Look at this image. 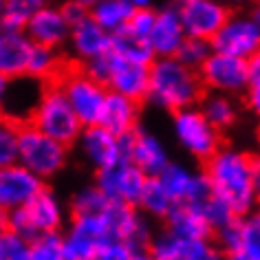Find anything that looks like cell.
Returning a JSON list of instances; mask_svg holds the SVG:
<instances>
[{"label":"cell","instance_id":"2","mask_svg":"<svg viewBox=\"0 0 260 260\" xmlns=\"http://www.w3.org/2000/svg\"><path fill=\"white\" fill-rule=\"evenodd\" d=\"M203 80L199 71L183 64L177 55L157 57L150 64V88L148 100L161 110H177L190 108L203 100Z\"/></svg>","mask_w":260,"mask_h":260},{"label":"cell","instance_id":"3","mask_svg":"<svg viewBox=\"0 0 260 260\" xmlns=\"http://www.w3.org/2000/svg\"><path fill=\"white\" fill-rule=\"evenodd\" d=\"M29 123H34L38 130H42L44 135L53 137L62 144H77L80 139L84 123L77 117L75 108L71 106L69 97L64 95V90L57 86H47L42 90L40 100H38L34 113L29 117Z\"/></svg>","mask_w":260,"mask_h":260},{"label":"cell","instance_id":"4","mask_svg":"<svg viewBox=\"0 0 260 260\" xmlns=\"http://www.w3.org/2000/svg\"><path fill=\"white\" fill-rule=\"evenodd\" d=\"M67 144L49 137L42 130H38L34 123H29V126L20 128V157H18V164L29 168L31 172H36L42 179H53L67 166Z\"/></svg>","mask_w":260,"mask_h":260},{"label":"cell","instance_id":"28","mask_svg":"<svg viewBox=\"0 0 260 260\" xmlns=\"http://www.w3.org/2000/svg\"><path fill=\"white\" fill-rule=\"evenodd\" d=\"M110 49L119 57H126V60H133V62L152 64L157 60V55H154V51L150 47V40L133 34L130 29H121L113 34V47Z\"/></svg>","mask_w":260,"mask_h":260},{"label":"cell","instance_id":"29","mask_svg":"<svg viewBox=\"0 0 260 260\" xmlns=\"http://www.w3.org/2000/svg\"><path fill=\"white\" fill-rule=\"evenodd\" d=\"M139 207L144 210L146 216L166 220L168 216H170V212L177 207V203H174V199L170 197V192L166 190V185L161 183V179L150 177L148 183H146L144 194H141Z\"/></svg>","mask_w":260,"mask_h":260},{"label":"cell","instance_id":"39","mask_svg":"<svg viewBox=\"0 0 260 260\" xmlns=\"http://www.w3.org/2000/svg\"><path fill=\"white\" fill-rule=\"evenodd\" d=\"M5 230L18 234V236L27 238V240H36L40 234L36 232L34 223H31L29 214L24 207H18V210H7L5 212Z\"/></svg>","mask_w":260,"mask_h":260},{"label":"cell","instance_id":"6","mask_svg":"<svg viewBox=\"0 0 260 260\" xmlns=\"http://www.w3.org/2000/svg\"><path fill=\"white\" fill-rule=\"evenodd\" d=\"M60 88L69 97L71 106L75 108V113L84 126L100 123L104 104H106V97L110 93L106 84L95 80L93 75L82 69V71H71V73L64 75L60 80Z\"/></svg>","mask_w":260,"mask_h":260},{"label":"cell","instance_id":"16","mask_svg":"<svg viewBox=\"0 0 260 260\" xmlns=\"http://www.w3.org/2000/svg\"><path fill=\"white\" fill-rule=\"evenodd\" d=\"M44 190V179L31 172L22 164H11L0 168V207L18 210L34 201Z\"/></svg>","mask_w":260,"mask_h":260},{"label":"cell","instance_id":"34","mask_svg":"<svg viewBox=\"0 0 260 260\" xmlns=\"http://www.w3.org/2000/svg\"><path fill=\"white\" fill-rule=\"evenodd\" d=\"M57 69H60L57 51L51 49V47H44V44H36L34 53H31V60H29L27 75L42 82V80H49L51 75H55Z\"/></svg>","mask_w":260,"mask_h":260},{"label":"cell","instance_id":"9","mask_svg":"<svg viewBox=\"0 0 260 260\" xmlns=\"http://www.w3.org/2000/svg\"><path fill=\"white\" fill-rule=\"evenodd\" d=\"M77 148H80L84 161L97 172L121 159H128L130 135L117 137L102 123H93V126H84L80 139H77Z\"/></svg>","mask_w":260,"mask_h":260},{"label":"cell","instance_id":"48","mask_svg":"<svg viewBox=\"0 0 260 260\" xmlns=\"http://www.w3.org/2000/svg\"><path fill=\"white\" fill-rule=\"evenodd\" d=\"M133 260H157V258H154L148 249H144V251H137V253H135V258H133Z\"/></svg>","mask_w":260,"mask_h":260},{"label":"cell","instance_id":"44","mask_svg":"<svg viewBox=\"0 0 260 260\" xmlns=\"http://www.w3.org/2000/svg\"><path fill=\"white\" fill-rule=\"evenodd\" d=\"M247 71H249V88L260 86V51H256V53L247 60Z\"/></svg>","mask_w":260,"mask_h":260},{"label":"cell","instance_id":"27","mask_svg":"<svg viewBox=\"0 0 260 260\" xmlns=\"http://www.w3.org/2000/svg\"><path fill=\"white\" fill-rule=\"evenodd\" d=\"M135 5L130 0H100L95 7H90V16L95 22H100L108 34H117V31L126 29L128 22L135 16Z\"/></svg>","mask_w":260,"mask_h":260},{"label":"cell","instance_id":"52","mask_svg":"<svg viewBox=\"0 0 260 260\" xmlns=\"http://www.w3.org/2000/svg\"><path fill=\"white\" fill-rule=\"evenodd\" d=\"M232 3H245V0H232Z\"/></svg>","mask_w":260,"mask_h":260},{"label":"cell","instance_id":"20","mask_svg":"<svg viewBox=\"0 0 260 260\" xmlns=\"http://www.w3.org/2000/svg\"><path fill=\"white\" fill-rule=\"evenodd\" d=\"M36 42L22 29H3L0 36V73L7 80L24 77Z\"/></svg>","mask_w":260,"mask_h":260},{"label":"cell","instance_id":"43","mask_svg":"<svg viewBox=\"0 0 260 260\" xmlns=\"http://www.w3.org/2000/svg\"><path fill=\"white\" fill-rule=\"evenodd\" d=\"M62 9H64V14H67V18H69V22H71V24L80 22L82 18H86V16L90 14V9L82 7V5L73 3V0H67V3L62 5Z\"/></svg>","mask_w":260,"mask_h":260},{"label":"cell","instance_id":"10","mask_svg":"<svg viewBox=\"0 0 260 260\" xmlns=\"http://www.w3.org/2000/svg\"><path fill=\"white\" fill-rule=\"evenodd\" d=\"M201 80L207 88L225 95H236L249 88V71H247V60L230 53H214L207 57V62L201 67Z\"/></svg>","mask_w":260,"mask_h":260},{"label":"cell","instance_id":"5","mask_svg":"<svg viewBox=\"0 0 260 260\" xmlns=\"http://www.w3.org/2000/svg\"><path fill=\"white\" fill-rule=\"evenodd\" d=\"M172 133L177 144L197 161H207L220 148V130L201 108H183L172 115Z\"/></svg>","mask_w":260,"mask_h":260},{"label":"cell","instance_id":"25","mask_svg":"<svg viewBox=\"0 0 260 260\" xmlns=\"http://www.w3.org/2000/svg\"><path fill=\"white\" fill-rule=\"evenodd\" d=\"M166 227L174 232L181 238H210L214 234V227L210 220L205 218V214L194 205H177L170 212V216L166 218Z\"/></svg>","mask_w":260,"mask_h":260},{"label":"cell","instance_id":"23","mask_svg":"<svg viewBox=\"0 0 260 260\" xmlns=\"http://www.w3.org/2000/svg\"><path fill=\"white\" fill-rule=\"evenodd\" d=\"M137 121H139L137 100H130L126 95L110 90L100 119L102 126L108 128L110 133H115L117 137H126V135H133L137 130Z\"/></svg>","mask_w":260,"mask_h":260},{"label":"cell","instance_id":"37","mask_svg":"<svg viewBox=\"0 0 260 260\" xmlns=\"http://www.w3.org/2000/svg\"><path fill=\"white\" fill-rule=\"evenodd\" d=\"M18 157H20V128L7 119L0 128V164H18Z\"/></svg>","mask_w":260,"mask_h":260},{"label":"cell","instance_id":"17","mask_svg":"<svg viewBox=\"0 0 260 260\" xmlns=\"http://www.w3.org/2000/svg\"><path fill=\"white\" fill-rule=\"evenodd\" d=\"M106 86L113 93H121L130 100H144L148 97V88H150V64L133 62L115 53Z\"/></svg>","mask_w":260,"mask_h":260},{"label":"cell","instance_id":"49","mask_svg":"<svg viewBox=\"0 0 260 260\" xmlns=\"http://www.w3.org/2000/svg\"><path fill=\"white\" fill-rule=\"evenodd\" d=\"M225 260H251V258L245 256V253H240V251H232V253H227Z\"/></svg>","mask_w":260,"mask_h":260},{"label":"cell","instance_id":"38","mask_svg":"<svg viewBox=\"0 0 260 260\" xmlns=\"http://www.w3.org/2000/svg\"><path fill=\"white\" fill-rule=\"evenodd\" d=\"M0 260H31V240L3 230L0 234Z\"/></svg>","mask_w":260,"mask_h":260},{"label":"cell","instance_id":"33","mask_svg":"<svg viewBox=\"0 0 260 260\" xmlns=\"http://www.w3.org/2000/svg\"><path fill=\"white\" fill-rule=\"evenodd\" d=\"M236 251L249 256L251 260H260V216L247 214L238 218V247Z\"/></svg>","mask_w":260,"mask_h":260},{"label":"cell","instance_id":"12","mask_svg":"<svg viewBox=\"0 0 260 260\" xmlns=\"http://www.w3.org/2000/svg\"><path fill=\"white\" fill-rule=\"evenodd\" d=\"M214 51L230 53L243 60L260 51V27L251 18V14H232L220 31L212 38Z\"/></svg>","mask_w":260,"mask_h":260},{"label":"cell","instance_id":"19","mask_svg":"<svg viewBox=\"0 0 260 260\" xmlns=\"http://www.w3.org/2000/svg\"><path fill=\"white\" fill-rule=\"evenodd\" d=\"M128 159L137 168H141L148 177H159L170 166V154H168L166 144L159 139V135L139 128L130 135Z\"/></svg>","mask_w":260,"mask_h":260},{"label":"cell","instance_id":"41","mask_svg":"<svg viewBox=\"0 0 260 260\" xmlns=\"http://www.w3.org/2000/svg\"><path fill=\"white\" fill-rule=\"evenodd\" d=\"M113 60H115V51L110 49V51H106V53H102L100 57H95V60L86 62L84 71L93 75L95 80H100V82L106 84L108 75H110V69H113Z\"/></svg>","mask_w":260,"mask_h":260},{"label":"cell","instance_id":"24","mask_svg":"<svg viewBox=\"0 0 260 260\" xmlns=\"http://www.w3.org/2000/svg\"><path fill=\"white\" fill-rule=\"evenodd\" d=\"M24 210H27L31 223H34L36 232L40 234H53L62 227L64 223V205L62 201L57 199L55 192L51 190H44L38 194V197L31 201L29 205H24Z\"/></svg>","mask_w":260,"mask_h":260},{"label":"cell","instance_id":"47","mask_svg":"<svg viewBox=\"0 0 260 260\" xmlns=\"http://www.w3.org/2000/svg\"><path fill=\"white\" fill-rule=\"evenodd\" d=\"M135 5V9H152V3L154 0H130Z\"/></svg>","mask_w":260,"mask_h":260},{"label":"cell","instance_id":"15","mask_svg":"<svg viewBox=\"0 0 260 260\" xmlns=\"http://www.w3.org/2000/svg\"><path fill=\"white\" fill-rule=\"evenodd\" d=\"M148 251L157 260H220V251L210 238H181L166 227L154 234Z\"/></svg>","mask_w":260,"mask_h":260},{"label":"cell","instance_id":"1","mask_svg":"<svg viewBox=\"0 0 260 260\" xmlns=\"http://www.w3.org/2000/svg\"><path fill=\"white\" fill-rule=\"evenodd\" d=\"M205 177L214 194H218L238 216H247L258 203L253 187V157L238 148H218L205 161Z\"/></svg>","mask_w":260,"mask_h":260},{"label":"cell","instance_id":"40","mask_svg":"<svg viewBox=\"0 0 260 260\" xmlns=\"http://www.w3.org/2000/svg\"><path fill=\"white\" fill-rule=\"evenodd\" d=\"M154 20H157V11H154V9H137L126 29H130L133 34H137V36L148 38V40H150Z\"/></svg>","mask_w":260,"mask_h":260},{"label":"cell","instance_id":"42","mask_svg":"<svg viewBox=\"0 0 260 260\" xmlns=\"http://www.w3.org/2000/svg\"><path fill=\"white\" fill-rule=\"evenodd\" d=\"M135 249H130L128 245H123V243H110V245H106L104 249L97 253L95 256V260H133L135 258Z\"/></svg>","mask_w":260,"mask_h":260},{"label":"cell","instance_id":"26","mask_svg":"<svg viewBox=\"0 0 260 260\" xmlns=\"http://www.w3.org/2000/svg\"><path fill=\"white\" fill-rule=\"evenodd\" d=\"M36 82L40 80H34L29 75L16 77V80L3 77V104L11 117H31L38 100H27V97L29 88L36 86Z\"/></svg>","mask_w":260,"mask_h":260},{"label":"cell","instance_id":"35","mask_svg":"<svg viewBox=\"0 0 260 260\" xmlns=\"http://www.w3.org/2000/svg\"><path fill=\"white\" fill-rule=\"evenodd\" d=\"M214 53V47H212V40H205V38H194V36H187L185 42L181 44L177 57L183 64H187L190 69L194 71H201V67L207 62V57Z\"/></svg>","mask_w":260,"mask_h":260},{"label":"cell","instance_id":"31","mask_svg":"<svg viewBox=\"0 0 260 260\" xmlns=\"http://www.w3.org/2000/svg\"><path fill=\"white\" fill-rule=\"evenodd\" d=\"M113 203L106 194H104L95 183L80 187L73 197H71V214L73 216H100L108 210Z\"/></svg>","mask_w":260,"mask_h":260},{"label":"cell","instance_id":"53","mask_svg":"<svg viewBox=\"0 0 260 260\" xmlns=\"http://www.w3.org/2000/svg\"><path fill=\"white\" fill-rule=\"evenodd\" d=\"M258 216H260V210H258Z\"/></svg>","mask_w":260,"mask_h":260},{"label":"cell","instance_id":"45","mask_svg":"<svg viewBox=\"0 0 260 260\" xmlns=\"http://www.w3.org/2000/svg\"><path fill=\"white\" fill-rule=\"evenodd\" d=\"M247 106H249L251 113L260 119V86L247 88Z\"/></svg>","mask_w":260,"mask_h":260},{"label":"cell","instance_id":"51","mask_svg":"<svg viewBox=\"0 0 260 260\" xmlns=\"http://www.w3.org/2000/svg\"><path fill=\"white\" fill-rule=\"evenodd\" d=\"M73 3H77V5H82V7H86V9H90V7H95L100 0H73Z\"/></svg>","mask_w":260,"mask_h":260},{"label":"cell","instance_id":"32","mask_svg":"<svg viewBox=\"0 0 260 260\" xmlns=\"http://www.w3.org/2000/svg\"><path fill=\"white\" fill-rule=\"evenodd\" d=\"M201 110L205 113V117L210 119L218 130L230 128L236 121V106H234L232 97L225 93H216L212 90L210 95H205L201 100Z\"/></svg>","mask_w":260,"mask_h":260},{"label":"cell","instance_id":"8","mask_svg":"<svg viewBox=\"0 0 260 260\" xmlns=\"http://www.w3.org/2000/svg\"><path fill=\"white\" fill-rule=\"evenodd\" d=\"M148 174L137 168L130 159H121L117 164L97 170L95 185L113 201V203H126V205H139L141 194L146 190Z\"/></svg>","mask_w":260,"mask_h":260},{"label":"cell","instance_id":"21","mask_svg":"<svg viewBox=\"0 0 260 260\" xmlns=\"http://www.w3.org/2000/svg\"><path fill=\"white\" fill-rule=\"evenodd\" d=\"M71 27H73V24L69 22V18L64 14L62 7L47 5V7L40 9L34 18H31L24 31H27L29 38L36 44H44V47L57 49V47H62L64 42H69Z\"/></svg>","mask_w":260,"mask_h":260},{"label":"cell","instance_id":"11","mask_svg":"<svg viewBox=\"0 0 260 260\" xmlns=\"http://www.w3.org/2000/svg\"><path fill=\"white\" fill-rule=\"evenodd\" d=\"M187 36L212 40L230 18V7L225 0H174Z\"/></svg>","mask_w":260,"mask_h":260},{"label":"cell","instance_id":"13","mask_svg":"<svg viewBox=\"0 0 260 260\" xmlns=\"http://www.w3.org/2000/svg\"><path fill=\"white\" fill-rule=\"evenodd\" d=\"M137 205H126V203H110L108 210L104 212V218L110 227L113 240L128 245L135 251L148 249L152 240V232L148 220L139 210H135Z\"/></svg>","mask_w":260,"mask_h":260},{"label":"cell","instance_id":"36","mask_svg":"<svg viewBox=\"0 0 260 260\" xmlns=\"http://www.w3.org/2000/svg\"><path fill=\"white\" fill-rule=\"evenodd\" d=\"M31 260H67L64 238L57 232L42 234L31 240Z\"/></svg>","mask_w":260,"mask_h":260},{"label":"cell","instance_id":"30","mask_svg":"<svg viewBox=\"0 0 260 260\" xmlns=\"http://www.w3.org/2000/svg\"><path fill=\"white\" fill-rule=\"evenodd\" d=\"M49 0H3V9H0V20L3 29H27L29 20L38 11L44 9Z\"/></svg>","mask_w":260,"mask_h":260},{"label":"cell","instance_id":"50","mask_svg":"<svg viewBox=\"0 0 260 260\" xmlns=\"http://www.w3.org/2000/svg\"><path fill=\"white\" fill-rule=\"evenodd\" d=\"M251 18L258 22V27H260V0H258L256 5H253V9H251Z\"/></svg>","mask_w":260,"mask_h":260},{"label":"cell","instance_id":"7","mask_svg":"<svg viewBox=\"0 0 260 260\" xmlns=\"http://www.w3.org/2000/svg\"><path fill=\"white\" fill-rule=\"evenodd\" d=\"M62 238L67 260H95V256L104 247L115 243L104 214L100 216H73Z\"/></svg>","mask_w":260,"mask_h":260},{"label":"cell","instance_id":"46","mask_svg":"<svg viewBox=\"0 0 260 260\" xmlns=\"http://www.w3.org/2000/svg\"><path fill=\"white\" fill-rule=\"evenodd\" d=\"M253 187H256V194L260 201V157H253Z\"/></svg>","mask_w":260,"mask_h":260},{"label":"cell","instance_id":"18","mask_svg":"<svg viewBox=\"0 0 260 260\" xmlns=\"http://www.w3.org/2000/svg\"><path fill=\"white\" fill-rule=\"evenodd\" d=\"M69 47L77 60H82L84 64L100 57L102 53H106L113 47V34H108L100 22H95L93 16L82 18L80 22H75L71 27V36H69Z\"/></svg>","mask_w":260,"mask_h":260},{"label":"cell","instance_id":"14","mask_svg":"<svg viewBox=\"0 0 260 260\" xmlns=\"http://www.w3.org/2000/svg\"><path fill=\"white\" fill-rule=\"evenodd\" d=\"M159 179L177 205L199 207L212 194V185L205 172H199L185 164H177V161H170V166L159 174Z\"/></svg>","mask_w":260,"mask_h":260},{"label":"cell","instance_id":"22","mask_svg":"<svg viewBox=\"0 0 260 260\" xmlns=\"http://www.w3.org/2000/svg\"><path fill=\"white\" fill-rule=\"evenodd\" d=\"M187 31L183 27L179 11L174 5L157 9V20H154L150 34V47L157 57H172L179 53L181 44L185 42Z\"/></svg>","mask_w":260,"mask_h":260}]
</instances>
